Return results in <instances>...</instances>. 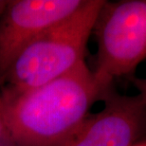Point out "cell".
Wrapping results in <instances>:
<instances>
[{
	"instance_id": "ba28073f",
	"label": "cell",
	"mask_w": 146,
	"mask_h": 146,
	"mask_svg": "<svg viewBox=\"0 0 146 146\" xmlns=\"http://www.w3.org/2000/svg\"><path fill=\"white\" fill-rule=\"evenodd\" d=\"M9 1H2V0H0V16H1V14L3 13V11L7 7Z\"/></svg>"
},
{
	"instance_id": "52a82bcc",
	"label": "cell",
	"mask_w": 146,
	"mask_h": 146,
	"mask_svg": "<svg viewBox=\"0 0 146 146\" xmlns=\"http://www.w3.org/2000/svg\"><path fill=\"white\" fill-rule=\"evenodd\" d=\"M4 136H6V127L4 121V113H3V104L1 98H0V141Z\"/></svg>"
},
{
	"instance_id": "9c48e42d",
	"label": "cell",
	"mask_w": 146,
	"mask_h": 146,
	"mask_svg": "<svg viewBox=\"0 0 146 146\" xmlns=\"http://www.w3.org/2000/svg\"><path fill=\"white\" fill-rule=\"evenodd\" d=\"M136 146H146V142L142 141V142H141V143H139L138 145H136Z\"/></svg>"
},
{
	"instance_id": "8992f818",
	"label": "cell",
	"mask_w": 146,
	"mask_h": 146,
	"mask_svg": "<svg viewBox=\"0 0 146 146\" xmlns=\"http://www.w3.org/2000/svg\"><path fill=\"white\" fill-rule=\"evenodd\" d=\"M130 80L138 93L143 97L146 103V78H139L133 76L132 78H130Z\"/></svg>"
},
{
	"instance_id": "3957f363",
	"label": "cell",
	"mask_w": 146,
	"mask_h": 146,
	"mask_svg": "<svg viewBox=\"0 0 146 146\" xmlns=\"http://www.w3.org/2000/svg\"><path fill=\"white\" fill-rule=\"evenodd\" d=\"M93 34L97 44L93 72L99 80L113 84L116 78H132L146 60V0H106Z\"/></svg>"
},
{
	"instance_id": "7a4b0ae2",
	"label": "cell",
	"mask_w": 146,
	"mask_h": 146,
	"mask_svg": "<svg viewBox=\"0 0 146 146\" xmlns=\"http://www.w3.org/2000/svg\"><path fill=\"white\" fill-rule=\"evenodd\" d=\"M104 1L84 0L74 13L36 37L6 74L11 84L8 92L43 86L86 61L87 43Z\"/></svg>"
},
{
	"instance_id": "6da1fadb",
	"label": "cell",
	"mask_w": 146,
	"mask_h": 146,
	"mask_svg": "<svg viewBox=\"0 0 146 146\" xmlns=\"http://www.w3.org/2000/svg\"><path fill=\"white\" fill-rule=\"evenodd\" d=\"M112 87L99 80L84 61L43 86L8 92L1 98L6 135L15 146H59Z\"/></svg>"
},
{
	"instance_id": "277c9868",
	"label": "cell",
	"mask_w": 146,
	"mask_h": 146,
	"mask_svg": "<svg viewBox=\"0 0 146 146\" xmlns=\"http://www.w3.org/2000/svg\"><path fill=\"white\" fill-rule=\"evenodd\" d=\"M99 112L88 114L59 146H136L146 138V103L141 95H123L112 87Z\"/></svg>"
},
{
	"instance_id": "5b68a950",
	"label": "cell",
	"mask_w": 146,
	"mask_h": 146,
	"mask_svg": "<svg viewBox=\"0 0 146 146\" xmlns=\"http://www.w3.org/2000/svg\"><path fill=\"white\" fill-rule=\"evenodd\" d=\"M84 0H11L0 16V74L41 33L73 14Z\"/></svg>"
}]
</instances>
